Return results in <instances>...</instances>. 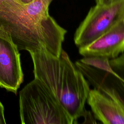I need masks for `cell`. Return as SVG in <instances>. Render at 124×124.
<instances>
[{
    "label": "cell",
    "mask_w": 124,
    "mask_h": 124,
    "mask_svg": "<svg viewBox=\"0 0 124 124\" xmlns=\"http://www.w3.org/2000/svg\"><path fill=\"white\" fill-rule=\"evenodd\" d=\"M5 119L4 114V107L0 101V124H5Z\"/></svg>",
    "instance_id": "8fae6325"
},
{
    "label": "cell",
    "mask_w": 124,
    "mask_h": 124,
    "mask_svg": "<svg viewBox=\"0 0 124 124\" xmlns=\"http://www.w3.org/2000/svg\"><path fill=\"white\" fill-rule=\"evenodd\" d=\"M52 0L23 4L18 0H0V35L10 39L19 50H43L59 57L67 30L49 14Z\"/></svg>",
    "instance_id": "6da1fadb"
},
{
    "label": "cell",
    "mask_w": 124,
    "mask_h": 124,
    "mask_svg": "<svg viewBox=\"0 0 124 124\" xmlns=\"http://www.w3.org/2000/svg\"><path fill=\"white\" fill-rule=\"evenodd\" d=\"M75 63L93 87L86 102L94 117L104 124H124V98L109 81L106 72L79 61Z\"/></svg>",
    "instance_id": "277c9868"
},
{
    "label": "cell",
    "mask_w": 124,
    "mask_h": 124,
    "mask_svg": "<svg viewBox=\"0 0 124 124\" xmlns=\"http://www.w3.org/2000/svg\"><path fill=\"white\" fill-rule=\"evenodd\" d=\"M78 61L86 65L110 73L113 76H117L111 66L110 59L107 57L99 56L83 57Z\"/></svg>",
    "instance_id": "9c48e42d"
},
{
    "label": "cell",
    "mask_w": 124,
    "mask_h": 124,
    "mask_svg": "<svg viewBox=\"0 0 124 124\" xmlns=\"http://www.w3.org/2000/svg\"></svg>",
    "instance_id": "4fadbf2b"
},
{
    "label": "cell",
    "mask_w": 124,
    "mask_h": 124,
    "mask_svg": "<svg viewBox=\"0 0 124 124\" xmlns=\"http://www.w3.org/2000/svg\"><path fill=\"white\" fill-rule=\"evenodd\" d=\"M23 4H28L34 1L35 0H18Z\"/></svg>",
    "instance_id": "7c38bea8"
},
{
    "label": "cell",
    "mask_w": 124,
    "mask_h": 124,
    "mask_svg": "<svg viewBox=\"0 0 124 124\" xmlns=\"http://www.w3.org/2000/svg\"><path fill=\"white\" fill-rule=\"evenodd\" d=\"M110 63L117 76L116 77L106 72L107 77L124 98V52L115 58L110 59Z\"/></svg>",
    "instance_id": "ba28073f"
},
{
    "label": "cell",
    "mask_w": 124,
    "mask_h": 124,
    "mask_svg": "<svg viewBox=\"0 0 124 124\" xmlns=\"http://www.w3.org/2000/svg\"><path fill=\"white\" fill-rule=\"evenodd\" d=\"M19 112L22 124H73L65 109L38 78L19 93Z\"/></svg>",
    "instance_id": "3957f363"
},
{
    "label": "cell",
    "mask_w": 124,
    "mask_h": 124,
    "mask_svg": "<svg viewBox=\"0 0 124 124\" xmlns=\"http://www.w3.org/2000/svg\"><path fill=\"white\" fill-rule=\"evenodd\" d=\"M23 76L18 47L10 39L0 35V86L16 93Z\"/></svg>",
    "instance_id": "8992f818"
},
{
    "label": "cell",
    "mask_w": 124,
    "mask_h": 124,
    "mask_svg": "<svg viewBox=\"0 0 124 124\" xmlns=\"http://www.w3.org/2000/svg\"><path fill=\"white\" fill-rule=\"evenodd\" d=\"M123 0H95L96 4L102 5H108Z\"/></svg>",
    "instance_id": "30bf717a"
},
{
    "label": "cell",
    "mask_w": 124,
    "mask_h": 124,
    "mask_svg": "<svg viewBox=\"0 0 124 124\" xmlns=\"http://www.w3.org/2000/svg\"><path fill=\"white\" fill-rule=\"evenodd\" d=\"M83 57L99 56L112 59L124 52V20L113 25L96 39L78 47Z\"/></svg>",
    "instance_id": "52a82bcc"
},
{
    "label": "cell",
    "mask_w": 124,
    "mask_h": 124,
    "mask_svg": "<svg viewBox=\"0 0 124 124\" xmlns=\"http://www.w3.org/2000/svg\"><path fill=\"white\" fill-rule=\"evenodd\" d=\"M33 63L34 78L39 79L67 111L74 120L84 117V123L93 121L92 114L85 108L90 83L81 71L62 50L59 57L41 50L30 53Z\"/></svg>",
    "instance_id": "7a4b0ae2"
},
{
    "label": "cell",
    "mask_w": 124,
    "mask_h": 124,
    "mask_svg": "<svg viewBox=\"0 0 124 124\" xmlns=\"http://www.w3.org/2000/svg\"><path fill=\"white\" fill-rule=\"evenodd\" d=\"M124 19V0L92 7L76 30L74 41L78 47L92 42L119 21Z\"/></svg>",
    "instance_id": "5b68a950"
}]
</instances>
